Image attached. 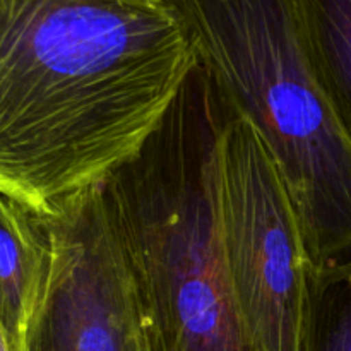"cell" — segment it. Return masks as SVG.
I'll return each mask as SVG.
<instances>
[{
  "label": "cell",
  "instance_id": "cell-1",
  "mask_svg": "<svg viewBox=\"0 0 351 351\" xmlns=\"http://www.w3.org/2000/svg\"><path fill=\"white\" fill-rule=\"evenodd\" d=\"M197 62L171 0H0V194L50 216L105 184Z\"/></svg>",
  "mask_w": 351,
  "mask_h": 351
},
{
  "label": "cell",
  "instance_id": "cell-2",
  "mask_svg": "<svg viewBox=\"0 0 351 351\" xmlns=\"http://www.w3.org/2000/svg\"><path fill=\"white\" fill-rule=\"evenodd\" d=\"M228 103L197 62L139 153L105 182L153 351H256L226 273L218 146Z\"/></svg>",
  "mask_w": 351,
  "mask_h": 351
},
{
  "label": "cell",
  "instance_id": "cell-5",
  "mask_svg": "<svg viewBox=\"0 0 351 351\" xmlns=\"http://www.w3.org/2000/svg\"><path fill=\"white\" fill-rule=\"evenodd\" d=\"M43 218L51 237L50 273L23 351H153L105 184Z\"/></svg>",
  "mask_w": 351,
  "mask_h": 351
},
{
  "label": "cell",
  "instance_id": "cell-4",
  "mask_svg": "<svg viewBox=\"0 0 351 351\" xmlns=\"http://www.w3.org/2000/svg\"><path fill=\"white\" fill-rule=\"evenodd\" d=\"M218 213L226 273L254 348L302 351L311 271L304 237L269 151L230 105L218 146Z\"/></svg>",
  "mask_w": 351,
  "mask_h": 351
},
{
  "label": "cell",
  "instance_id": "cell-6",
  "mask_svg": "<svg viewBox=\"0 0 351 351\" xmlns=\"http://www.w3.org/2000/svg\"><path fill=\"white\" fill-rule=\"evenodd\" d=\"M50 264L51 237L43 216L0 194V324L19 351Z\"/></svg>",
  "mask_w": 351,
  "mask_h": 351
},
{
  "label": "cell",
  "instance_id": "cell-7",
  "mask_svg": "<svg viewBox=\"0 0 351 351\" xmlns=\"http://www.w3.org/2000/svg\"><path fill=\"white\" fill-rule=\"evenodd\" d=\"M308 64L351 139V0H295Z\"/></svg>",
  "mask_w": 351,
  "mask_h": 351
},
{
  "label": "cell",
  "instance_id": "cell-8",
  "mask_svg": "<svg viewBox=\"0 0 351 351\" xmlns=\"http://www.w3.org/2000/svg\"><path fill=\"white\" fill-rule=\"evenodd\" d=\"M302 351H351V259L308 271Z\"/></svg>",
  "mask_w": 351,
  "mask_h": 351
},
{
  "label": "cell",
  "instance_id": "cell-9",
  "mask_svg": "<svg viewBox=\"0 0 351 351\" xmlns=\"http://www.w3.org/2000/svg\"><path fill=\"white\" fill-rule=\"evenodd\" d=\"M0 351H19L12 343V339L9 338L5 329L2 328V324H0Z\"/></svg>",
  "mask_w": 351,
  "mask_h": 351
},
{
  "label": "cell",
  "instance_id": "cell-3",
  "mask_svg": "<svg viewBox=\"0 0 351 351\" xmlns=\"http://www.w3.org/2000/svg\"><path fill=\"white\" fill-rule=\"evenodd\" d=\"M290 194L311 267L351 259V139L308 64L295 0H171Z\"/></svg>",
  "mask_w": 351,
  "mask_h": 351
}]
</instances>
